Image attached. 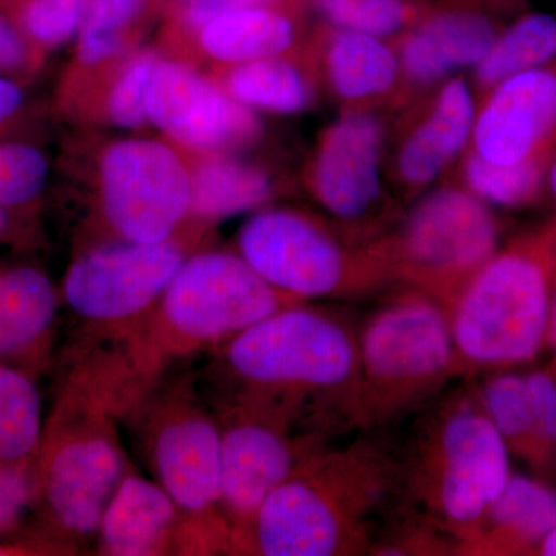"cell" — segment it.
Returning a JSON list of instances; mask_svg holds the SVG:
<instances>
[{
  "instance_id": "cell-11",
  "label": "cell",
  "mask_w": 556,
  "mask_h": 556,
  "mask_svg": "<svg viewBox=\"0 0 556 556\" xmlns=\"http://www.w3.org/2000/svg\"><path fill=\"white\" fill-rule=\"evenodd\" d=\"M239 251L266 283L300 302L358 294L378 283L383 269L390 273L386 258H354L328 229L288 208L252 215Z\"/></svg>"
},
{
  "instance_id": "cell-39",
  "label": "cell",
  "mask_w": 556,
  "mask_h": 556,
  "mask_svg": "<svg viewBox=\"0 0 556 556\" xmlns=\"http://www.w3.org/2000/svg\"><path fill=\"white\" fill-rule=\"evenodd\" d=\"M22 102H24V94L20 87L0 76V126L9 123L20 112Z\"/></svg>"
},
{
  "instance_id": "cell-32",
  "label": "cell",
  "mask_w": 556,
  "mask_h": 556,
  "mask_svg": "<svg viewBox=\"0 0 556 556\" xmlns=\"http://www.w3.org/2000/svg\"><path fill=\"white\" fill-rule=\"evenodd\" d=\"M49 177V164L27 144H0V206L20 208L33 203Z\"/></svg>"
},
{
  "instance_id": "cell-10",
  "label": "cell",
  "mask_w": 556,
  "mask_h": 556,
  "mask_svg": "<svg viewBox=\"0 0 556 556\" xmlns=\"http://www.w3.org/2000/svg\"><path fill=\"white\" fill-rule=\"evenodd\" d=\"M500 226L470 190L439 189L409 212L394 251L382 254L415 291L450 311L471 277L497 252Z\"/></svg>"
},
{
  "instance_id": "cell-18",
  "label": "cell",
  "mask_w": 556,
  "mask_h": 556,
  "mask_svg": "<svg viewBox=\"0 0 556 556\" xmlns=\"http://www.w3.org/2000/svg\"><path fill=\"white\" fill-rule=\"evenodd\" d=\"M61 292L42 269H0V362L39 375L53 356Z\"/></svg>"
},
{
  "instance_id": "cell-41",
  "label": "cell",
  "mask_w": 556,
  "mask_h": 556,
  "mask_svg": "<svg viewBox=\"0 0 556 556\" xmlns=\"http://www.w3.org/2000/svg\"><path fill=\"white\" fill-rule=\"evenodd\" d=\"M535 554L543 556H556V527H554V529H552L551 532L541 540Z\"/></svg>"
},
{
  "instance_id": "cell-7",
  "label": "cell",
  "mask_w": 556,
  "mask_h": 556,
  "mask_svg": "<svg viewBox=\"0 0 556 556\" xmlns=\"http://www.w3.org/2000/svg\"><path fill=\"white\" fill-rule=\"evenodd\" d=\"M556 274V229L497 251L448 311L464 375L529 364L548 343Z\"/></svg>"
},
{
  "instance_id": "cell-34",
  "label": "cell",
  "mask_w": 556,
  "mask_h": 556,
  "mask_svg": "<svg viewBox=\"0 0 556 556\" xmlns=\"http://www.w3.org/2000/svg\"><path fill=\"white\" fill-rule=\"evenodd\" d=\"M533 426H535L536 463L533 470L548 481L556 479V379L551 369H536L525 376Z\"/></svg>"
},
{
  "instance_id": "cell-30",
  "label": "cell",
  "mask_w": 556,
  "mask_h": 556,
  "mask_svg": "<svg viewBox=\"0 0 556 556\" xmlns=\"http://www.w3.org/2000/svg\"><path fill=\"white\" fill-rule=\"evenodd\" d=\"M314 5L338 30L390 38L419 17L412 0H313Z\"/></svg>"
},
{
  "instance_id": "cell-20",
  "label": "cell",
  "mask_w": 556,
  "mask_h": 556,
  "mask_svg": "<svg viewBox=\"0 0 556 556\" xmlns=\"http://www.w3.org/2000/svg\"><path fill=\"white\" fill-rule=\"evenodd\" d=\"M556 527V489L510 475L463 555H530Z\"/></svg>"
},
{
  "instance_id": "cell-29",
  "label": "cell",
  "mask_w": 556,
  "mask_h": 556,
  "mask_svg": "<svg viewBox=\"0 0 556 556\" xmlns=\"http://www.w3.org/2000/svg\"><path fill=\"white\" fill-rule=\"evenodd\" d=\"M554 148L515 164H493L471 155L464 167L468 190L486 204L519 207L532 203L546 182Z\"/></svg>"
},
{
  "instance_id": "cell-4",
  "label": "cell",
  "mask_w": 556,
  "mask_h": 556,
  "mask_svg": "<svg viewBox=\"0 0 556 556\" xmlns=\"http://www.w3.org/2000/svg\"><path fill=\"white\" fill-rule=\"evenodd\" d=\"M508 455L477 390L452 394L424 417L399 456V500L413 521L447 538L463 555L511 475Z\"/></svg>"
},
{
  "instance_id": "cell-12",
  "label": "cell",
  "mask_w": 556,
  "mask_h": 556,
  "mask_svg": "<svg viewBox=\"0 0 556 556\" xmlns=\"http://www.w3.org/2000/svg\"><path fill=\"white\" fill-rule=\"evenodd\" d=\"M102 206L121 240L160 243L174 237L190 212L192 178L174 150L134 139L102 160Z\"/></svg>"
},
{
  "instance_id": "cell-22",
  "label": "cell",
  "mask_w": 556,
  "mask_h": 556,
  "mask_svg": "<svg viewBox=\"0 0 556 556\" xmlns=\"http://www.w3.org/2000/svg\"><path fill=\"white\" fill-rule=\"evenodd\" d=\"M200 31L208 56L239 65L280 56L295 39L292 21L273 5L218 14Z\"/></svg>"
},
{
  "instance_id": "cell-31",
  "label": "cell",
  "mask_w": 556,
  "mask_h": 556,
  "mask_svg": "<svg viewBox=\"0 0 556 556\" xmlns=\"http://www.w3.org/2000/svg\"><path fill=\"white\" fill-rule=\"evenodd\" d=\"M139 0H91L79 39V58L93 65L109 60L121 47V31L137 17Z\"/></svg>"
},
{
  "instance_id": "cell-6",
  "label": "cell",
  "mask_w": 556,
  "mask_h": 556,
  "mask_svg": "<svg viewBox=\"0 0 556 556\" xmlns=\"http://www.w3.org/2000/svg\"><path fill=\"white\" fill-rule=\"evenodd\" d=\"M124 428L152 479L188 525L190 555H228L222 497V428L193 372H167L127 409Z\"/></svg>"
},
{
  "instance_id": "cell-9",
  "label": "cell",
  "mask_w": 556,
  "mask_h": 556,
  "mask_svg": "<svg viewBox=\"0 0 556 556\" xmlns=\"http://www.w3.org/2000/svg\"><path fill=\"white\" fill-rule=\"evenodd\" d=\"M186 260L172 239L113 241L78 255L65 274L61 298L83 329L79 345H123L159 305Z\"/></svg>"
},
{
  "instance_id": "cell-1",
  "label": "cell",
  "mask_w": 556,
  "mask_h": 556,
  "mask_svg": "<svg viewBox=\"0 0 556 556\" xmlns=\"http://www.w3.org/2000/svg\"><path fill=\"white\" fill-rule=\"evenodd\" d=\"M211 356L199 379L212 407L240 409L311 437L353 427L357 334L334 314L308 302L289 306Z\"/></svg>"
},
{
  "instance_id": "cell-2",
  "label": "cell",
  "mask_w": 556,
  "mask_h": 556,
  "mask_svg": "<svg viewBox=\"0 0 556 556\" xmlns=\"http://www.w3.org/2000/svg\"><path fill=\"white\" fill-rule=\"evenodd\" d=\"M141 394L118 346L76 348L33 463L36 514L46 535L70 554L94 540L109 501L134 468L124 416Z\"/></svg>"
},
{
  "instance_id": "cell-21",
  "label": "cell",
  "mask_w": 556,
  "mask_h": 556,
  "mask_svg": "<svg viewBox=\"0 0 556 556\" xmlns=\"http://www.w3.org/2000/svg\"><path fill=\"white\" fill-rule=\"evenodd\" d=\"M477 113L466 80H448L439 91L430 115L399 150L401 178L413 188L433 182L470 141Z\"/></svg>"
},
{
  "instance_id": "cell-43",
  "label": "cell",
  "mask_w": 556,
  "mask_h": 556,
  "mask_svg": "<svg viewBox=\"0 0 556 556\" xmlns=\"http://www.w3.org/2000/svg\"><path fill=\"white\" fill-rule=\"evenodd\" d=\"M548 345L554 346L556 356V274L554 287V300H552L551 328H548Z\"/></svg>"
},
{
  "instance_id": "cell-27",
  "label": "cell",
  "mask_w": 556,
  "mask_h": 556,
  "mask_svg": "<svg viewBox=\"0 0 556 556\" xmlns=\"http://www.w3.org/2000/svg\"><path fill=\"white\" fill-rule=\"evenodd\" d=\"M477 396L508 452L535 468V426L525 376L507 369L496 371L479 387Z\"/></svg>"
},
{
  "instance_id": "cell-45",
  "label": "cell",
  "mask_w": 556,
  "mask_h": 556,
  "mask_svg": "<svg viewBox=\"0 0 556 556\" xmlns=\"http://www.w3.org/2000/svg\"><path fill=\"white\" fill-rule=\"evenodd\" d=\"M554 225H555V228H556V222L554 223Z\"/></svg>"
},
{
  "instance_id": "cell-19",
  "label": "cell",
  "mask_w": 556,
  "mask_h": 556,
  "mask_svg": "<svg viewBox=\"0 0 556 556\" xmlns=\"http://www.w3.org/2000/svg\"><path fill=\"white\" fill-rule=\"evenodd\" d=\"M501 31L484 13L450 10L420 22L402 42V72L413 83L430 86L459 70L477 68Z\"/></svg>"
},
{
  "instance_id": "cell-33",
  "label": "cell",
  "mask_w": 556,
  "mask_h": 556,
  "mask_svg": "<svg viewBox=\"0 0 556 556\" xmlns=\"http://www.w3.org/2000/svg\"><path fill=\"white\" fill-rule=\"evenodd\" d=\"M86 0H22L20 30L43 47H56L78 31Z\"/></svg>"
},
{
  "instance_id": "cell-37",
  "label": "cell",
  "mask_w": 556,
  "mask_h": 556,
  "mask_svg": "<svg viewBox=\"0 0 556 556\" xmlns=\"http://www.w3.org/2000/svg\"><path fill=\"white\" fill-rule=\"evenodd\" d=\"M28 61L27 42L20 28L0 16V76L24 68Z\"/></svg>"
},
{
  "instance_id": "cell-23",
  "label": "cell",
  "mask_w": 556,
  "mask_h": 556,
  "mask_svg": "<svg viewBox=\"0 0 556 556\" xmlns=\"http://www.w3.org/2000/svg\"><path fill=\"white\" fill-rule=\"evenodd\" d=\"M401 70L397 54L378 36L336 28L329 39L328 79L343 100L365 101L387 93Z\"/></svg>"
},
{
  "instance_id": "cell-16",
  "label": "cell",
  "mask_w": 556,
  "mask_h": 556,
  "mask_svg": "<svg viewBox=\"0 0 556 556\" xmlns=\"http://www.w3.org/2000/svg\"><path fill=\"white\" fill-rule=\"evenodd\" d=\"M382 141V126L367 113H348L325 134L314 166L313 189L332 217L356 223L379 203Z\"/></svg>"
},
{
  "instance_id": "cell-40",
  "label": "cell",
  "mask_w": 556,
  "mask_h": 556,
  "mask_svg": "<svg viewBox=\"0 0 556 556\" xmlns=\"http://www.w3.org/2000/svg\"><path fill=\"white\" fill-rule=\"evenodd\" d=\"M14 225L10 215V208L0 206V241L10 240L13 236Z\"/></svg>"
},
{
  "instance_id": "cell-8",
  "label": "cell",
  "mask_w": 556,
  "mask_h": 556,
  "mask_svg": "<svg viewBox=\"0 0 556 556\" xmlns=\"http://www.w3.org/2000/svg\"><path fill=\"white\" fill-rule=\"evenodd\" d=\"M357 334L353 427H387L463 376L448 311L412 289L365 320Z\"/></svg>"
},
{
  "instance_id": "cell-44",
  "label": "cell",
  "mask_w": 556,
  "mask_h": 556,
  "mask_svg": "<svg viewBox=\"0 0 556 556\" xmlns=\"http://www.w3.org/2000/svg\"><path fill=\"white\" fill-rule=\"evenodd\" d=\"M551 371H552V375H554L555 379H556V356H555L554 365H552Z\"/></svg>"
},
{
  "instance_id": "cell-26",
  "label": "cell",
  "mask_w": 556,
  "mask_h": 556,
  "mask_svg": "<svg viewBox=\"0 0 556 556\" xmlns=\"http://www.w3.org/2000/svg\"><path fill=\"white\" fill-rule=\"evenodd\" d=\"M556 60V17L547 13L522 14L497 36L477 78L485 89L518 73L543 67Z\"/></svg>"
},
{
  "instance_id": "cell-42",
  "label": "cell",
  "mask_w": 556,
  "mask_h": 556,
  "mask_svg": "<svg viewBox=\"0 0 556 556\" xmlns=\"http://www.w3.org/2000/svg\"><path fill=\"white\" fill-rule=\"evenodd\" d=\"M546 186L556 200V146L554 153H552L551 161H548L546 172Z\"/></svg>"
},
{
  "instance_id": "cell-13",
  "label": "cell",
  "mask_w": 556,
  "mask_h": 556,
  "mask_svg": "<svg viewBox=\"0 0 556 556\" xmlns=\"http://www.w3.org/2000/svg\"><path fill=\"white\" fill-rule=\"evenodd\" d=\"M222 428V497L229 529V551L251 525L263 501L294 471L300 460L325 444V438L240 412L215 408Z\"/></svg>"
},
{
  "instance_id": "cell-36",
  "label": "cell",
  "mask_w": 556,
  "mask_h": 556,
  "mask_svg": "<svg viewBox=\"0 0 556 556\" xmlns=\"http://www.w3.org/2000/svg\"><path fill=\"white\" fill-rule=\"evenodd\" d=\"M159 62L153 54L135 58L109 98V115L119 127H137L148 116V97Z\"/></svg>"
},
{
  "instance_id": "cell-35",
  "label": "cell",
  "mask_w": 556,
  "mask_h": 556,
  "mask_svg": "<svg viewBox=\"0 0 556 556\" xmlns=\"http://www.w3.org/2000/svg\"><path fill=\"white\" fill-rule=\"evenodd\" d=\"M36 514L33 464L0 460V543H17L27 519Z\"/></svg>"
},
{
  "instance_id": "cell-15",
  "label": "cell",
  "mask_w": 556,
  "mask_h": 556,
  "mask_svg": "<svg viewBox=\"0 0 556 556\" xmlns=\"http://www.w3.org/2000/svg\"><path fill=\"white\" fill-rule=\"evenodd\" d=\"M148 116L161 130L190 148L240 146L257 135L248 105L219 91L185 65L159 64L150 84Z\"/></svg>"
},
{
  "instance_id": "cell-24",
  "label": "cell",
  "mask_w": 556,
  "mask_h": 556,
  "mask_svg": "<svg viewBox=\"0 0 556 556\" xmlns=\"http://www.w3.org/2000/svg\"><path fill=\"white\" fill-rule=\"evenodd\" d=\"M46 419L38 375L0 362V460L35 463Z\"/></svg>"
},
{
  "instance_id": "cell-3",
  "label": "cell",
  "mask_w": 556,
  "mask_h": 556,
  "mask_svg": "<svg viewBox=\"0 0 556 556\" xmlns=\"http://www.w3.org/2000/svg\"><path fill=\"white\" fill-rule=\"evenodd\" d=\"M399 489V456L382 442L325 444L260 506L230 555L350 556L371 552L376 519Z\"/></svg>"
},
{
  "instance_id": "cell-38",
  "label": "cell",
  "mask_w": 556,
  "mask_h": 556,
  "mask_svg": "<svg viewBox=\"0 0 556 556\" xmlns=\"http://www.w3.org/2000/svg\"><path fill=\"white\" fill-rule=\"evenodd\" d=\"M276 0H190L186 10V22L200 30L208 21L228 11L249 9V7L273 5Z\"/></svg>"
},
{
  "instance_id": "cell-28",
  "label": "cell",
  "mask_w": 556,
  "mask_h": 556,
  "mask_svg": "<svg viewBox=\"0 0 556 556\" xmlns=\"http://www.w3.org/2000/svg\"><path fill=\"white\" fill-rule=\"evenodd\" d=\"M229 90L248 108L281 115L302 112L311 98L308 83L302 73L278 58L240 64L230 75Z\"/></svg>"
},
{
  "instance_id": "cell-14",
  "label": "cell",
  "mask_w": 556,
  "mask_h": 556,
  "mask_svg": "<svg viewBox=\"0 0 556 556\" xmlns=\"http://www.w3.org/2000/svg\"><path fill=\"white\" fill-rule=\"evenodd\" d=\"M473 153L515 164L556 146V60L504 79L475 121Z\"/></svg>"
},
{
  "instance_id": "cell-17",
  "label": "cell",
  "mask_w": 556,
  "mask_h": 556,
  "mask_svg": "<svg viewBox=\"0 0 556 556\" xmlns=\"http://www.w3.org/2000/svg\"><path fill=\"white\" fill-rule=\"evenodd\" d=\"M93 541L104 556L190 555L188 525L177 504L135 468L109 501Z\"/></svg>"
},
{
  "instance_id": "cell-5",
  "label": "cell",
  "mask_w": 556,
  "mask_h": 556,
  "mask_svg": "<svg viewBox=\"0 0 556 556\" xmlns=\"http://www.w3.org/2000/svg\"><path fill=\"white\" fill-rule=\"evenodd\" d=\"M300 300L266 283L240 255L201 252L182 263L159 305L121 353L142 391L199 354H211Z\"/></svg>"
},
{
  "instance_id": "cell-25",
  "label": "cell",
  "mask_w": 556,
  "mask_h": 556,
  "mask_svg": "<svg viewBox=\"0 0 556 556\" xmlns=\"http://www.w3.org/2000/svg\"><path fill=\"white\" fill-rule=\"evenodd\" d=\"M269 195L270 179L262 170L232 161H214L192 179L189 214L217 222L254 211Z\"/></svg>"
}]
</instances>
